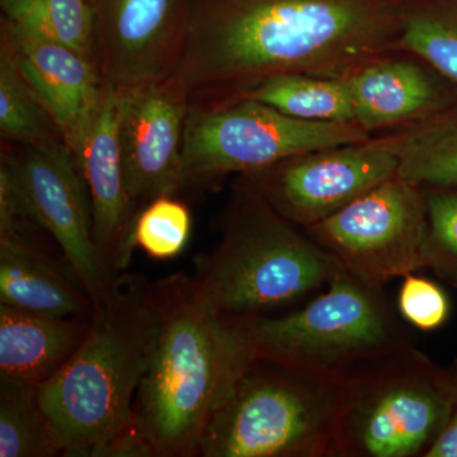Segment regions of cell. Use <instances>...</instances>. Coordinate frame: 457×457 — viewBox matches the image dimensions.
<instances>
[{
  "mask_svg": "<svg viewBox=\"0 0 457 457\" xmlns=\"http://www.w3.org/2000/svg\"><path fill=\"white\" fill-rule=\"evenodd\" d=\"M403 0H185L170 79L189 107L245 98L287 74L348 79L400 51Z\"/></svg>",
  "mask_w": 457,
  "mask_h": 457,
  "instance_id": "obj_1",
  "label": "cell"
},
{
  "mask_svg": "<svg viewBox=\"0 0 457 457\" xmlns=\"http://www.w3.org/2000/svg\"><path fill=\"white\" fill-rule=\"evenodd\" d=\"M162 330L154 282L119 273L71 359L37 386L68 457H146L134 400Z\"/></svg>",
  "mask_w": 457,
  "mask_h": 457,
  "instance_id": "obj_2",
  "label": "cell"
},
{
  "mask_svg": "<svg viewBox=\"0 0 457 457\" xmlns=\"http://www.w3.org/2000/svg\"><path fill=\"white\" fill-rule=\"evenodd\" d=\"M162 330L134 400L146 457H194L210 418L251 362L237 319L213 308L194 276L154 282Z\"/></svg>",
  "mask_w": 457,
  "mask_h": 457,
  "instance_id": "obj_3",
  "label": "cell"
},
{
  "mask_svg": "<svg viewBox=\"0 0 457 457\" xmlns=\"http://www.w3.org/2000/svg\"><path fill=\"white\" fill-rule=\"evenodd\" d=\"M342 270L303 228L237 176L222 212L220 240L197 258L194 278L216 311L253 319L293 311Z\"/></svg>",
  "mask_w": 457,
  "mask_h": 457,
  "instance_id": "obj_4",
  "label": "cell"
},
{
  "mask_svg": "<svg viewBox=\"0 0 457 457\" xmlns=\"http://www.w3.org/2000/svg\"><path fill=\"white\" fill-rule=\"evenodd\" d=\"M237 320L252 359L327 386L409 343L384 287L345 270L293 311Z\"/></svg>",
  "mask_w": 457,
  "mask_h": 457,
  "instance_id": "obj_5",
  "label": "cell"
},
{
  "mask_svg": "<svg viewBox=\"0 0 457 457\" xmlns=\"http://www.w3.org/2000/svg\"><path fill=\"white\" fill-rule=\"evenodd\" d=\"M329 457H426L449 422V370L411 342L332 386Z\"/></svg>",
  "mask_w": 457,
  "mask_h": 457,
  "instance_id": "obj_6",
  "label": "cell"
},
{
  "mask_svg": "<svg viewBox=\"0 0 457 457\" xmlns=\"http://www.w3.org/2000/svg\"><path fill=\"white\" fill-rule=\"evenodd\" d=\"M332 386L252 360L210 418L200 457H329Z\"/></svg>",
  "mask_w": 457,
  "mask_h": 457,
  "instance_id": "obj_7",
  "label": "cell"
},
{
  "mask_svg": "<svg viewBox=\"0 0 457 457\" xmlns=\"http://www.w3.org/2000/svg\"><path fill=\"white\" fill-rule=\"evenodd\" d=\"M371 137L354 122L305 121L255 99L191 106L182 152L185 189L210 188L230 174Z\"/></svg>",
  "mask_w": 457,
  "mask_h": 457,
  "instance_id": "obj_8",
  "label": "cell"
},
{
  "mask_svg": "<svg viewBox=\"0 0 457 457\" xmlns=\"http://www.w3.org/2000/svg\"><path fill=\"white\" fill-rule=\"evenodd\" d=\"M303 230L366 284L384 287L427 269L425 194L398 174Z\"/></svg>",
  "mask_w": 457,
  "mask_h": 457,
  "instance_id": "obj_9",
  "label": "cell"
},
{
  "mask_svg": "<svg viewBox=\"0 0 457 457\" xmlns=\"http://www.w3.org/2000/svg\"><path fill=\"white\" fill-rule=\"evenodd\" d=\"M2 163L26 209L54 237L93 308L98 309L117 275L108 272L99 255L92 200L71 147L65 141L51 146L13 147L2 153Z\"/></svg>",
  "mask_w": 457,
  "mask_h": 457,
  "instance_id": "obj_10",
  "label": "cell"
},
{
  "mask_svg": "<svg viewBox=\"0 0 457 457\" xmlns=\"http://www.w3.org/2000/svg\"><path fill=\"white\" fill-rule=\"evenodd\" d=\"M399 159L383 135L315 150L243 174L295 225L311 228L398 174Z\"/></svg>",
  "mask_w": 457,
  "mask_h": 457,
  "instance_id": "obj_11",
  "label": "cell"
},
{
  "mask_svg": "<svg viewBox=\"0 0 457 457\" xmlns=\"http://www.w3.org/2000/svg\"><path fill=\"white\" fill-rule=\"evenodd\" d=\"M119 97L123 176L139 213L155 198L185 191L182 152L189 102L170 78L119 93Z\"/></svg>",
  "mask_w": 457,
  "mask_h": 457,
  "instance_id": "obj_12",
  "label": "cell"
},
{
  "mask_svg": "<svg viewBox=\"0 0 457 457\" xmlns=\"http://www.w3.org/2000/svg\"><path fill=\"white\" fill-rule=\"evenodd\" d=\"M96 62L108 88L168 79L179 62L185 0H93Z\"/></svg>",
  "mask_w": 457,
  "mask_h": 457,
  "instance_id": "obj_13",
  "label": "cell"
},
{
  "mask_svg": "<svg viewBox=\"0 0 457 457\" xmlns=\"http://www.w3.org/2000/svg\"><path fill=\"white\" fill-rule=\"evenodd\" d=\"M120 97L104 89L97 106L71 145L86 180L93 207V224L99 255L111 275L128 270L135 245L137 213L123 176L119 139Z\"/></svg>",
  "mask_w": 457,
  "mask_h": 457,
  "instance_id": "obj_14",
  "label": "cell"
},
{
  "mask_svg": "<svg viewBox=\"0 0 457 457\" xmlns=\"http://www.w3.org/2000/svg\"><path fill=\"white\" fill-rule=\"evenodd\" d=\"M427 66L413 54L396 51L348 78L357 125L374 137L446 110V96Z\"/></svg>",
  "mask_w": 457,
  "mask_h": 457,
  "instance_id": "obj_15",
  "label": "cell"
},
{
  "mask_svg": "<svg viewBox=\"0 0 457 457\" xmlns=\"http://www.w3.org/2000/svg\"><path fill=\"white\" fill-rule=\"evenodd\" d=\"M3 33L26 82L71 145L106 89L95 60L62 45L20 37L5 25Z\"/></svg>",
  "mask_w": 457,
  "mask_h": 457,
  "instance_id": "obj_16",
  "label": "cell"
},
{
  "mask_svg": "<svg viewBox=\"0 0 457 457\" xmlns=\"http://www.w3.org/2000/svg\"><path fill=\"white\" fill-rule=\"evenodd\" d=\"M55 240L0 239V303L55 318L90 319L93 303Z\"/></svg>",
  "mask_w": 457,
  "mask_h": 457,
  "instance_id": "obj_17",
  "label": "cell"
},
{
  "mask_svg": "<svg viewBox=\"0 0 457 457\" xmlns=\"http://www.w3.org/2000/svg\"><path fill=\"white\" fill-rule=\"evenodd\" d=\"M89 324L0 303V378L40 386L71 359Z\"/></svg>",
  "mask_w": 457,
  "mask_h": 457,
  "instance_id": "obj_18",
  "label": "cell"
},
{
  "mask_svg": "<svg viewBox=\"0 0 457 457\" xmlns=\"http://www.w3.org/2000/svg\"><path fill=\"white\" fill-rule=\"evenodd\" d=\"M383 137L398 156L400 179L418 187L457 189V111H441Z\"/></svg>",
  "mask_w": 457,
  "mask_h": 457,
  "instance_id": "obj_19",
  "label": "cell"
},
{
  "mask_svg": "<svg viewBox=\"0 0 457 457\" xmlns=\"http://www.w3.org/2000/svg\"><path fill=\"white\" fill-rule=\"evenodd\" d=\"M245 98L255 99L305 121L356 123L348 79L279 75L262 83Z\"/></svg>",
  "mask_w": 457,
  "mask_h": 457,
  "instance_id": "obj_20",
  "label": "cell"
},
{
  "mask_svg": "<svg viewBox=\"0 0 457 457\" xmlns=\"http://www.w3.org/2000/svg\"><path fill=\"white\" fill-rule=\"evenodd\" d=\"M64 456L36 385L0 378V457Z\"/></svg>",
  "mask_w": 457,
  "mask_h": 457,
  "instance_id": "obj_21",
  "label": "cell"
},
{
  "mask_svg": "<svg viewBox=\"0 0 457 457\" xmlns=\"http://www.w3.org/2000/svg\"><path fill=\"white\" fill-rule=\"evenodd\" d=\"M0 132L3 139L21 146H51L65 141L53 117L21 73L11 41L3 32Z\"/></svg>",
  "mask_w": 457,
  "mask_h": 457,
  "instance_id": "obj_22",
  "label": "cell"
},
{
  "mask_svg": "<svg viewBox=\"0 0 457 457\" xmlns=\"http://www.w3.org/2000/svg\"><path fill=\"white\" fill-rule=\"evenodd\" d=\"M399 49L457 83V0H403Z\"/></svg>",
  "mask_w": 457,
  "mask_h": 457,
  "instance_id": "obj_23",
  "label": "cell"
},
{
  "mask_svg": "<svg viewBox=\"0 0 457 457\" xmlns=\"http://www.w3.org/2000/svg\"><path fill=\"white\" fill-rule=\"evenodd\" d=\"M5 26L20 37L62 45L96 62L93 0H37Z\"/></svg>",
  "mask_w": 457,
  "mask_h": 457,
  "instance_id": "obj_24",
  "label": "cell"
},
{
  "mask_svg": "<svg viewBox=\"0 0 457 457\" xmlns=\"http://www.w3.org/2000/svg\"><path fill=\"white\" fill-rule=\"evenodd\" d=\"M192 215L179 196H162L146 204L135 224L137 249L156 261L179 257L189 242Z\"/></svg>",
  "mask_w": 457,
  "mask_h": 457,
  "instance_id": "obj_25",
  "label": "cell"
},
{
  "mask_svg": "<svg viewBox=\"0 0 457 457\" xmlns=\"http://www.w3.org/2000/svg\"><path fill=\"white\" fill-rule=\"evenodd\" d=\"M420 188L428 224L427 269L457 286V189Z\"/></svg>",
  "mask_w": 457,
  "mask_h": 457,
  "instance_id": "obj_26",
  "label": "cell"
},
{
  "mask_svg": "<svg viewBox=\"0 0 457 457\" xmlns=\"http://www.w3.org/2000/svg\"><path fill=\"white\" fill-rule=\"evenodd\" d=\"M396 297L400 318L422 332H435L449 320L451 305L446 291L437 282L409 273L402 278Z\"/></svg>",
  "mask_w": 457,
  "mask_h": 457,
  "instance_id": "obj_27",
  "label": "cell"
},
{
  "mask_svg": "<svg viewBox=\"0 0 457 457\" xmlns=\"http://www.w3.org/2000/svg\"><path fill=\"white\" fill-rule=\"evenodd\" d=\"M453 381V405L446 428L426 457H457V362L449 370Z\"/></svg>",
  "mask_w": 457,
  "mask_h": 457,
  "instance_id": "obj_28",
  "label": "cell"
},
{
  "mask_svg": "<svg viewBox=\"0 0 457 457\" xmlns=\"http://www.w3.org/2000/svg\"><path fill=\"white\" fill-rule=\"evenodd\" d=\"M37 0H0L2 3V9L4 12L7 21L14 20L18 16L27 11Z\"/></svg>",
  "mask_w": 457,
  "mask_h": 457,
  "instance_id": "obj_29",
  "label": "cell"
}]
</instances>
